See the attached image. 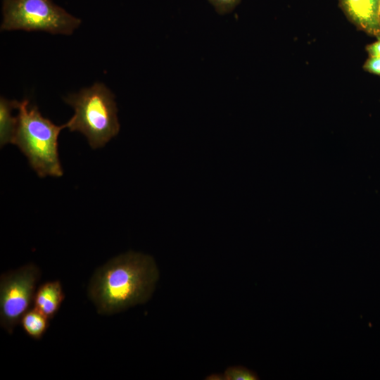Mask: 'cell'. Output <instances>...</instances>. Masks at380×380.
Listing matches in <instances>:
<instances>
[{
    "label": "cell",
    "instance_id": "1",
    "mask_svg": "<svg viewBox=\"0 0 380 380\" xmlns=\"http://www.w3.org/2000/svg\"><path fill=\"white\" fill-rule=\"evenodd\" d=\"M159 277L152 256L129 251L111 258L94 271L87 286V296L98 314L112 315L146 303Z\"/></svg>",
    "mask_w": 380,
    "mask_h": 380
},
{
    "label": "cell",
    "instance_id": "2",
    "mask_svg": "<svg viewBox=\"0 0 380 380\" xmlns=\"http://www.w3.org/2000/svg\"><path fill=\"white\" fill-rule=\"evenodd\" d=\"M17 109L18 125L13 144L27 157L39 177H61L63 170L58 158V137L65 125H54L27 99L20 101Z\"/></svg>",
    "mask_w": 380,
    "mask_h": 380
},
{
    "label": "cell",
    "instance_id": "3",
    "mask_svg": "<svg viewBox=\"0 0 380 380\" xmlns=\"http://www.w3.org/2000/svg\"><path fill=\"white\" fill-rule=\"evenodd\" d=\"M75 114L65 125L70 131L84 134L95 149L106 145L120 130L115 96L103 83L96 82L64 98Z\"/></svg>",
    "mask_w": 380,
    "mask_h": 380
},
{
    "label": "cell",
    "instance_id": "4",
    "mask_svg": "<svg viewBox=\"0 0 380 380\" xmlns=\"http://www.w3.org/2000/svg\"><path fill=\"white\" fill-rule=\"evenodd\" d=\"M1 31H42L71 34L81 20L51 0H3Z\"/></svg>",
    "mask_w": 380,
    "mask_h": 380
},
{
    "label": "cell",
    "instance_id": "5",
    "mask_svg": "<svg viewBox=\"0 0 380 380\" xmlns=\"http://www.w3.org/2000/svg\"><path fill=\"white\" fill-rule=\"evenodd\" d=\"M41 277L37 265L28 263L0 277V326L12 334L23 315L33 305Z\"/></svg>",
    "mask_w": 380,
    "mask_h": 380
},
{
    "label": "cell",
    "instance_id": "6",
    "mask_svg": "<svg viewBox=\"0 0 380 380\" xmlns=\"http://www.w3.org/2000/svg\"><path fill=\"white\" fill-rule=\"evenodd\" d=\"M348 19L369 35L380 37V0H338Z\"/></svg>",
    "mask_w": 380,
    "mask_h": 380
},
{
    "label": "cell",
    "instance_id": "7",
    "mask_svg": "<svg viewBox=\"0 0 380 380\" xmlns=\"http://www.w3.org/2000/svg\"><path fill=\"white\" fill-rule=\"evenodd\" d=\"M65 298L60 281H51L37 289L33 306L40 310L49 319L53 318Z\"/></svg>",
    "mask_w": 380,
    "mask_h": 380
},
{
    "label": "cell",
    "instance_id": "8",
    "mask_svg": "<svg viewBox=\"0 0 380 380\" xmlns=\"http://www.w3.org/2000/svg\"><path fill=\"white\" fill-rule=\"evenodd\" d=\"M19 101L8 100L4 97L0 99V144L4 146L10 143L13 144L15 137L18 117L11 114L14 108L17 109Z\"/></svg>",
    "mask_w": 380,
    "mask_h": 380
},
{
    "label": "cell",
    "instance_id": "9",
    "mask_svg": "<svg viewBox=\"0 0 380 380\" xmlns=\"http://www.w3.org/2000/svg\"><path fill=\"white\" fill-rule=\"evenodd\" d=\"M49 319L32 306L22 317L20 324L25 332L32 338L40 339L49 325Z\"/></svg>",
    "mask_w": 380,
    "mask_h": 380
},
{
    "label": "cell",
    "instance_id": "10",
    "mask_svg": "<svg viewBox=\"0 0 380 380\" xmlns=\"http://www.w3.org/2000/svg\"><path fill=\"white\" fill-rule=\"evenodd\" d=\"M222 376L225 380L260 379L258 374L254 371L243 366H232L227 367Z\"/></svg>",
    "mask_w": 380,
    "mask_h": 380
},
{
    "label": "cell",
    "instance_id": "11",
    "mask_svg": "<svg viewBox=\"0 0 380 380\" xmlns=\"http://www.w3.org/2000/svg\"><path fill=\"white\" fill-rule=\"evenodd\" d=\"M215 11L220 15L230 13L241 0H208Z\"/></svg>",
    "mask_w": 380,
    "mask_h": 380
},
{
    "label": "cell",
    "instance_id": "12",
    "mask_svg": "<svg viewBox=\"0 0 380 380\" xmlns=\"http://www.w3.org/2000/svg\"><path fill=\"white\" fill-rule=\"evenodd\" d=\"M363 68L365 71L380 76V57L369 56Z\"/></svg>",
    "mask_w": 380,
    "mask_h": 380
},
{
    "label": "cell",
    "instance_id": "13",
    "mask_svg": "<svg viewBox=\"0 0 380 380\" xmlns=\"http://www.w3.org/2000/svg\"><path fill=\"white\" fill-rule=\"evenodd\" d=\"M366 51L369 56L380 57V37H377V40L366 46Z\"/></svg>",
    "mask_w": 380,
    "mask_h": 380
},
{
    "label": "cell",
    "instance_id": "14",
    "mask_svg": "<svg viewBox=\"0 0 380 380\" xmlns=\"http://www.w3.org/2000/svg\"><path fill=\"white\" fill-rule=\"evenodd\" d=\"M379 22H380V3H379Z\"/></svg>",
    "mask_w": 380,
    "mask_h": 380
}]
</instances>
